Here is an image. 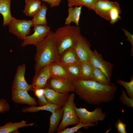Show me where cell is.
<instances>
[{"label":"cell","instance_id":"obj_1","mask_svg":"<svg viewBox=\"0 0 133 133\" xmlns=\"http://www.w3.org/2000/svg\"><path fill=\"white\" fill-rule=\"evenodd\" d=\"M73 83L75 92L80 99L90 104L99 105L111 102L114 99L117 89L114 83L105 85L92 80H80Z\"/></svg>","mask_w":133,"mask_h":133},{"label":"cell","instance_id":"obj_2","mask_svg":"<svg viewBox=\"0 0 133 133\" xmlns=\"http://www.w3.org/2000/svg\"><path fill=\"white\" fill-rule=\"evenodd\" d=\"M54 32L51 31L48 35L36 46L34 60L35 74L44 66L58 62L59 56L54 38Z\"/></svg>","mask_w":133,"mask_h":133},{"label":"cell","instance_id":"obj_3","mask_svg":"<svg viewBox=\"0 0 133 133\" xmlns=\"http://www.w3.org/2000/svg\"><path fill=\"white\" fill-rule=\"evenodd\" d=\"M79 26L65 25L57 28L54 38L59 56L65 50L73 48L81 34Z\"/></svg>","mask_w":133,"mask_h":133},{"label":"cell","instance_id":"obj_4","mask_svg":"<svg viewBox=\"0 0 133 133\" xmlns=\"http://www.w3.org/2000/svg\"><path fill=\"white\" fill-rule=\"evenodd\" d=\"M75 94L72 92L69 95L67 100L63 107L64 112L62 120L57 130L59 133L70 125H76L80 122L74 107Z\"/></svg>","mask_w":133,"mask_h":133},{"label":"cell","instance_id":"obj_5","mask_svg":"<svg viewBox=\"0 0 133 133\" xmlns=\"http://www.w3.org/2000/svg\"><path fill=\"white\" fill-rule=\"evenodd\" d=\"M74 107L80 122L85 124L93 123L97 125L99 121L105 119L106 115V113H104L100 107H98L93 111H90L84 108H77L75 103Z\"/></svg>","mask_w":133,"mask_h":133},{"label":"cell","instance_id":"obj_6","mask_svg":"<svg viewBox=\"0 0 133 133\" xmlns=\"http://www.w3.org/2000/svg\"><path fill=\"white\" fill-rule=\"evenodd\" d=\"M32 25L31 20L18 19L13 17L8 25V31L18 38L23 40L30 34Z\"/></svg>","mask_w":133,"mask_h":133},{"label":"cell","instance_id":"obj_7","mask_svg":"<svg viewBox=\"0 0 133 133\" xmlns=\"http://www.w3.org/2000/svg\"><path fill=\"white\" fill-rule=\"evenodd\" d=\"M33 27L34 33L26 37L21 44L22 46L30 45L36 46L48 35L50 31V27L47 25H38Z\"/></svg>","mask_w":133,"mask_h":133},{"label":"cell","instance_id":"obj_8","mask_svg":"<svg viewBox=\"0 0 133 133\" xmlns=\"http://www.w3.org/2000/svg\"><path fill=\"white\" fill-rule=\"evenodd\" d=\"M91 46L90 41L81 34L73 48L80 63L90 61L93 53L90 49Z\"/></svg>","mask_w":133,"mask_h":133},{"label":"cell","instance_id":"obj_9","mask_svg":"<svg viewBox=\"0 0 133 133\" xmlns=\"http://www.w3.org/2000/svg\"><path fill=\"white\" fill-rule=\"evenodd\" d=\"M45 87L62 93L75 92V87L72 82L51 76L48 80Z\"/></svg>","mask_w":133,"mask_h":133},{"label":"cell","instance_id":"obj_10","mask_svg":"<svg viewBox=\"0 0 133 133\" xmlns=\"http://www.w3.org/2000/svg\"><path fill=\"white\" fill-rule=\"evenodd\" d=\"M90 61L94 66L102 71L108 79L111 81L113 67L111 63L104 60L102 55L98 53L96 49L93 51Z\"/></svg>","mask_w":133,"mask_h":133},{"label":"cell","instance_id":"obj_11","mask_svg":"<svg viewBox=\"0 0 133 133\" xmlns=\"http://www.w3.org/2000/svg\"><path fill=\"white\" fill-rule=\"evenodd\" d=\"M26 65L25 64L18 66L17 68L12 85V90L33 91L32 84H28L25 77Z\"/></svg>","mask_w":133,"mask_h":133},{"label":"cell","instance_id":"obj_12","mask_svg":"<svg viewBox=\"0 0 133 133\" xmlns=\"http://www.w3.org/2000/svg\"><path fill=\"white\" fill-rule=\"evenodd\" d=\"M44 95L47 101L57 107H63L68 100L69 93H60L50 88L45 87L44 88Z\"/></svg>","mask_w":133,"mask_h":133},{"label":"cell","instance_id":"obj_13","mask_svg":"<svg viewBox=\"0 0 133 133\" xmlns=\"http://www.w3.org/2000/svg\"><path fill=\"white\" fill-rule=\"evenodd\" d=\"M117 2L108 0H98L95 3L93 10L101 17L109 21V13L112 8L119 6Z\"/></svg>","mask_w":133,"mask_h":133},{"label":"cell","instance_id":"obj_14","mask_svg":"<svg viewBox=\"0 0 133 133\" xmlns=\"http://www.w3.org/2000/svg\"><path fill=\"white\" fill-rule=\"evenodd\" d=\"M11 93L12 99L15 103L26 104L30 106L37 105L36 99L30 96L27 91L12 90Z\"/></svg>","mask_w":133,"mask_h":133},{"label":"cell","instance_id":"obj_15","mask_svg":"<svg viewBox=\"0 0 133 133\" xmlns=\"http://www.w3.org/2000/svg\"><path fill=\"white\" fill-rule=\"evenodd\" d=\"M50 77L49 65L42 68L37 73L35 74L33 78L31 84L33 88V91L37 88H44Z\"/></svg>","mask_w":133,"mask_h":133},{"label":"cell","instance_id":"obj_16","mask_svg":"<svg viewBox=\"0 0 133 133\" xmlns=\"http://www.w3.org/2000/svg\"><path fill=\"white\" fill-rule=\"evenodd\" d=\"M27 123V121L24 120L19 122H7L4 125L0 126V133H19L18 131L19 128L29 126H32L35 125L34 123L29 124Z\"/></svg>","mask_w":133,"mask_h":133},{"label":"cell","instance_id":"obj_17","mask_svg":"<svg viewBox=\"0 0 133 133\" xmlns=\"http://www.w3.org/2000/svg\"><path fill=\"white\" fill-rule=\"evenodd\" d=\"M49 68L50 76L64 79L72 82L63 66L58 62L50 64L49 65Z\"/></svg>","mask_w":133,"mask_h":133},{"label":"cell","instance_id":"obj_18","mask_svg":"<svg viewBox=\"0 0 133 133\" xmlns=\"http://www.w3.org/2000/svg\"><path fill=\"white\" fill-rule=\"evenodd\" d=\"M64 112L63 107H58L52 113L50 119L48 133H53L57 131Z\"/></svg>","mask_w":133,"mask_h":133},{"label":"cell","instance_id":"obj_19","mask_svg":"<svg viewBox=\"0 0 133 133\" xmlns=\"http://www.w3.org/2000/svg\"><path fill=\"white\" fill-rule=\"evenodd\" d=\"M78 62L79 58L73 48L65 50L59 56L58 62L62 65Z\"/></svg>","mask_w":133,"mask_h":133},{"label":"cell","instance_id":"obj_20","mask_svg":"<svg viewBox=\"0 0 133 133\" xmlns=\"http://www.w3.org/2000/svg\"><path fill=\"white\" fill-rule=\"evenodd\" d=\"M82 6H75V7H69L68 15L65 19V25H70L72 22L76 25L79 26V21Z\"/></svg>","mask_w":133,"mask_h":133},{"label":"cell","instance_id":"obj_21","mask_svg":"<svg viewBox=\"0 0 133 133\" xmlns=\"http://www.w3.org/2000/svg\"><path fill=\"white\" fill-rule=\"evenodd\" d=\"M11 0H1L0 1V14L2 16V25L4 26L8 25L13 17L10 11Z\"/></svg>","mask_w":133,"mask_h":133},{"label":"cell","instance_id":"obj_22","mask_svg":"<svg viewBox=\"0 0 133 133\" xmlns=\"http://www.w3.org/2000/svg\"><path fill=\"white\" fill-rule=\"evenodd\" d=\"M63 66L72 82L81 79L80 63L77 62Z\"/></svg>","mask_w":133,"mask_h":133},{"label":"cell","instance_id":"obj_23","mask_svg":"<svg viewBox=\"0 0 133 133\" xmlns=\"http://www.w3.org/2000/svg\"><path fill=\"white\" fill-rule=\"evenodd\" d=\"M23 12L28 17H33L39 9L41 2L40 0H26Z\"/></svg>","mask_w":133,"mask_h":133},{"label":"cell","instance_id":"obj_24","mask_svg":"<svg viewBox=\"0 0 133 133\" xmlns=\"http://www.w3.org/2000/svg\"><path fill=\"white\" fill-rule=\"evenodd\" d=\"M48 7L44 3L41 5L37 12L31 20L32 26L34 27L38 25H47L46 15Z\"/></svg>","mask_w":133,"mask_h":133},{"label":"cell","instance_id":"obj_25","mask_svg":"<svg viewBox=\"0 0 133 133\" xmlns=\"http://www.w3.org/2000/svg\"><path fill=\"white\" fill-rule=\"evenodd\" d=\"M81 63L80 80H92L94 66L90 61Z\"/></svg>","mask_w":133,"mask_h":133},{"label":"cell","instance_id":"obj_26","mask_svg":"<svg viewBox=\"0 0 133 133\" xmlns=\"http://www.w3.org/2000/svg\"><path fill=\"white\" fill-rule=\"evenodd\" d=\"M58 107H59L53 104L49 103L43 106H30L24 107L22 108L21 111L23 113H26L27 112H35L40 111L46 110L52 113Z\"/></svg>","mask_w":133,"mask_h":133},{"label":"cell","instance_id":"obj_27","mask_svg":"<svg viewBox=\"0 0 133 133\" xmlns=\"http://www.w3.org/2000/svg\"><path fill=\"white\" fill-rule=\"evenodd\" d=\"M92 80L102 84L110 85L112 83L103 73L99 69L94 66Z\"/></svg>","mask_w":133,"mask_h":133},{"label":"cell","instance_id":"obj_28","mask_svg":"<svg viewBox=\"0 0 133 133\" xmlns=\"http://www.w3.org/2000/svg\"><path fill=\"white\" fill-rule=\"evenodd\" d=\"M69 7L75 6H84L88 9L93 10L95 3L98 0H67Z\"/></svg>","mask_w":133,"mask_h":133},{"label":"cell","instance_id":"obj_29","mask_svg":"<svg viewBox=\"0 0 133 133\" xmlns=\"http://www.w3.org/2000/svg\"><path fill=\"white\" fill-rule=\"evenodd\" d=\"M117 83L123 86L125 89V91L128 96L130 98H133V78L132 77L131 80L127 82L120 79L117 81Z\"/></svg>","mask_w":133,"mask_h":133},{"label":"cell","instance_id":"obj_30","mask_svg":"<svg viewBox=\"0 0 133 133\" xmlns=\"http://www.w3.org/2000/svg\"><path fill=\"white\" fill-rule=\"evenodd\" d=\"M121 12L120 6L114 7L111 9L109 13V21L111 24H114L121 19L120 14Z\"/></svg>","mask_w":133,"mask_h":133},{"label":"cell","instance_id":"obj_31","mask_svg":"<svg viewBox=\"0 0 133 133\" xmlns=\"http://www.w3.org/2000/svg\"><path fill=\"white\" fill-rule=\"evenodd\" d=\"M96 125L94 123H90L85 124L80 122L75 126L71 128H65L63 130L59 133H73L77 131L83 127L95 126Z\"/></svg>","mask_w":133,"mask_h":133},{"label":"cell","instance_id":"obj_32","mask_svg":"<svg viewBox=\"0 0 133 133\" xmlns=\"http://www.w3.org/2000/svg\"><path fill=\"white\" fill-rule=\"evenodd\" d=\"M35 95L37 97L39 106H43L49 103L47 101L44 95V88H37L34 90Z\"/></svg>","mask_w":133,"mask_h":133},{"label":"cell","instance_id":"obj_33","mask_svg":"<svg viewBox=\"0 0 133 133\" xmlns=\"http://www.w3.org/2000/svg\"><path fill=\"white\" fill-rule=\"evenodd\" d=\"M121 95L119 98L120 101L124 105L130 107H133V98L129 97L125 91L121 89Z\"/></svg>","mask_w":133,"mask_h":133},{"label":"cell","instance_id":"obj_34","mask_svg":"<svg viewBox=\"0 0 133 133\" xmlns=\"http://www.w3.org/2000/svg\"><path fill=\"white\" fill-rule=\"evenodd\" d=\"M10 109V105L7 100L3 98L0 99V113L4 114Z\"/></svg>","mask_w":133,"mask_h":133},{"label":"cell","instance_id":"obj_35","mask_svg":"<svg viewBox=\"0 0 133 133\" xmlns=\"http://www.w3.org/2000/svg\"><path fill=\"white\" fill-rule=\"evenodd\" d=\"M126 125L119 119L115 124V126L118 133H127Z\"/></svg>","mask_w":133,"mask_h":133},{"label":"cell","instance_id":"obj_36","mask_svg":"<svg viewBox=\"0 0 133 133\" xmlns=\"http://www.w3.org/2000/svg\"><path fill=\"white\" fill-rule=\"evenodd\" d=\"M122 29L124 32V34L127 37L128 41H129L132 45V48L131 53L132 55V53L133 54V35L124 28H123Z\"/></svg>","mask_w":133,"mask_h":133},{"label":"cell","instance_id":"obj_37","mask_svg":"<svg viewBox=\"0 0 133 133\" xmlns=\"http://www.w3.org/2000/svg\"><path fill=\"white\" fill-rule=\"evenodd\" d=\"M62 0H42V1L47 3L50 7H53L58 6Z\"/></svg>","mask_w":133,"mask_h":133},{"label":"cell","instance_id":"obj_38","mask_svg":"<svg viewBox=\"0 0 133 133\" xmlns=\"http://www.w3.org/2000/svg\"><path fill=\"white\" fill-rule=\"evenodd\" d=\"M1 0H0V1Z\"/></svg>","mask_w":133,"mask_h":133}]
</instances>
